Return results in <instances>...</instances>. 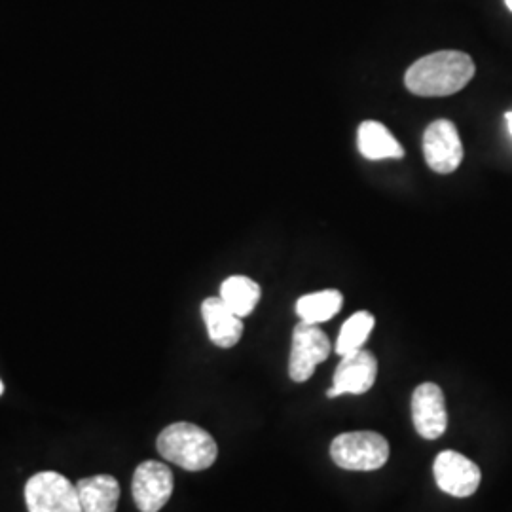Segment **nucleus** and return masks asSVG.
Instances as JSON below:
<instances>
[{"mask_svg": "<svg viewBox=\"0 0 512 512\" xmlns=\"http://www.w3.org/2000/svg\"><path fill=\"white\" fill-rule=\"evenodd\" d=\"M131 490L139 511H162L173 494V473L165 463L145 461L135 469Z\"/></svg>", "mask_w": 512, "mask_h": 512, "instance_id": "6e6552de", "label": "nucleus"}, {"mask_svg": "<svg viewBox=\"0 0 512 512\" xmlns=\"http://www.w3.org/2000/svg\"><path fill=\"white\" fill-rule=\"evenodd\" d=\"M507 2V6H509V10L512 12V0H505Z\"/></svg>", "mask_w": 512, "mask_h": 512, "instance_id": "a211bd4d", "label": "nucleus"}, {"mask_svg": "<svg viewBox=\"0 0 512 512\" xmlns=\"http://www.w3.org/2000/svg\"><path fill=\"white\" fill-rule=\"evenodd\" d=\"M25 501L29 512H82L76 486L54 471L29 478L25 484Z\"/></svg>", "mask_w": 512, "mask_h": 512, "instance_id": "20e7f679", "label": "nucleus"}, {"mask_svg": "<svg viewBox=\"0 0 512 512\" xmlns=\"http://www.w3.org/2000/svg\"><path fill=\"white\" fill-rule=\"evenodd\" d=\"M342 304H344V296L334 289L304 294L296 302V315L304 323L321 325L330 321L338 311L342 310Z\"/></svg>", "mask_w": 512, "mask_h": 512, "instance_id": "2eb2a0df", "label": "nucleus"}, {"mask_svg": "<svg viewBox=\"0 0 512 512\" xmlns=\"http://www.w3.org/2000/svg\"><path fill=\"white\" fill-rule=\"evenodd\" d=\"M260 294V285L245 275H232L220 287V298L241 319L255 311Z\"/></svg>", "mask_w": 512, "mask_h": 512, "instance_id": "4468645a", "label": "nucleus"}, {"mask_svg": "<svg viewBox=\"0 0 512 512\" xmlns=\"http://www.w3.org/2000/svg\"><path fill=\"white\" fill-rule=\"evenodd\" d=\"M332 344L329 336L319 329V325H310L300 321L293 332V349L289 361V376L296 384L308 382L317 365L329 359Z\"/></svg>", "mask_w": 512, "mask_h": 512, "instance_id": "39448f33", "label": "nucleus"}, {"mask_svg": "<svg viewBox=\"0 0 512 512\" xmlns=\"http://www.w3.org/2000/svg\"><path fill=\"white\" fill-rule=\"evenodd\" d=\"M156 448L165 461L192 473L209 469L219 456L215 439L205 429L188 421L165 427L156 440Z\"/></svg>", "mask_w": 512, "mask_h": 512, "instance_id": "f03ea898", "label": "nucleus"}, {"mask_svg": "<svg viewBox=\"0 0 512 512\" xmlns=\"http://www.w3.org/2000/svg\"><path fill=\"white\" fill-rule=\"evenodd\" d=\"M374 315L368 313V311H357L349 317L348 321L344 323V327L340 330V336L336 340V353L340 357L348 355L351 351H357V349H363L365 346L370 332L374 329Z\"/></svg>", "mask_w": 512, "mask_h": 512, "instance_id": "dca6fc26", "label": "nucleus"}, {"mask_svg": "<svg viewBox=\"0 0 512 512\" xmlns=\"http://www.w3.org/2000/svg\"><path fill=\"white\" fill-rule=\"evenodd\" d=\"M475 73V63L469 55L442 50L410 65L404 74V84L408 92L418 97H448L461 92Z\"/></svg>", "mask_w": 512, "mask_h": 512, "instance_id": "f257e3e1", "label": "nucleus"}, {"mask_svg": "<svg viewBox=\"0 0 512 512\" xmlns=\"http://www.w3.org/2000/svg\"><path fill=\"white\" fill-rule=\"evenodd\" d=\"M423 156L427 165L440 175H450L463 160L458 128L450 120H435L423 133Z\"/></svg>", "mask_w": 512, "mask_h": 512, "instance_id": "423d86ee", "label": "nucleus"}, {"mask_svg": "<svg viewBox=\"0 0 512 512\" xmlns=\"http://www.w3.org/2000/svg\"><path fill=\"white\" fill-rule=\"evenodd\" d=\"M507 126H509L512 135V112H507Z\"/></svg>", "mask_w": 512, "mask_h": 512, "instance_id": "f3484780", "label": "nucleus"}, {"mask_svg": "<svg viewBox=\"0 0 512 512\" xmlns=\"http://www.w3.org/2000/svg\"><path fill=\"white\" fill-rule=\"evenodd\" d=\"M378 376V361L372 351L357 349L342 357L340 365L334 370L332 387L327 391V397L334 399L340 395H363L376 384Z\"/></svg>", "mask_w": 512, "mask_h": 512, "instance_id": "0eeeda50", "label": "nucleus"}, {"mask_svg": "<svg viewBox=\"0 0 512 512\" xmlns=\"http://www.w3.org/2000/svg\"><path fill=\"white\" fill-rule=\"evenodd\" d=\"M4 393V385H2V382H0V395Z\"/></svg>", "mask_w": 512, "mask_h": 512, "instance_id": "6ab92c4d", "label": "nucleus"}, {"mask_svg": "<svg viewBox=\"0 0 512 512\" xmlns=\"http://www.w3.org/2000/svg\"><path fill=\"white\" fill-rule=\"evenodd\" d=\"M202 317L207 327L209 340L222 349L234 348L243 336V323L234 311L230 310L220 296L203 300Z\"/></svg>", "mask_w": 512, "mask_h": 512, "instance_id": "9b49d317", "label": "nucleus"}, {"mask_svg": "<svg viewBox=\"0 0 512 512\" xmlns=\"http://www.w3.org/2000/svg\"><path fill=\"white\" fill-rule=\"evenodd\" d=\"M330 458L346 471H378L389 459V442L372 431L344 433L332 440Z\"/></svg>", "mask_w": 512, "mask_h": 512, "instance_id": "7ed1b4c3", "label": "nucleus"}, {"mask_svg": "<svg viewBox=\"0 0 512 512\" xmlns=\"http://www.w3.org/2000/svg\"><path fill=\"white\" fill-rule=\"evenodd\" d=\"M433 473L440 490L452 497H469L475 494L482 480L478 465L454 450L440 452L435 459Z\"/></svg>", "mask_w": 512, "mask_h": 512, "instance_id": "1a4fd4ad", "label": "nucleus"}, {"mask_svg": "<svg viewBox=\"0 0 512 512\" xmlns=\"http://www.w3.org/2000/svg\"><path fill=\"white\" fill-rule=\"evenodd\" d=\"M412 421L423 439H439L446 433L448 414L439 385L421 384L416 387L412 395Z\"/></svg>", "mask_w": 512, "mask_h": 512, "instance_id": "9d476101", "label": "nucleus"}, {"mask_svg": "<svg viewBox=\"0 0 512 512\" xmlns=\"http://www.w3.org/2000/svg\"><path fill=\"white\" fill-rule=\"evenodd\" d=\"M82 512H116L120 501V484L114 476L82 478L76 484Z\"/></svg>", "mask_w": 512, "mask_h": 512, "instance_id": "ddd939ff", "label": "nucleus"}, {"mask_svg": "<svg viewBox=\"0 0 512 512\" xmlns=\"http://www.w3.org/2000/svg\"><path fill=\"white\" fill-rule=\"evenodd\" d=\"M357 147L366 160H399L404 156L401 143L389 133L384 124L366 120L357 131Z\"/></svg>", "mask_w": 512, "mask_h": 512, "instance_id": "f8f14e48", "label": "nucleus"}]
</instances>
